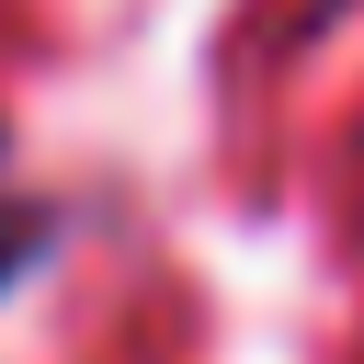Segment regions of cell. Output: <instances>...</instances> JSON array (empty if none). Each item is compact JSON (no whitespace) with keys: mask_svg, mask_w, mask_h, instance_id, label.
<instances>
[{"mask_svg":"<svg viewBox=\"0 0 364 364\" xmlns=\"http://www.w3.org/2000/svg\"><path fill=\"white\" fill-rule=\"evenodd\" d=\"M46 250H57V216H46V205H11V216H0V296H11Z\"/></svg>","mask_w":364,"mask_h":364,"instance_id":"1","label":"cell"}]
</instances>
